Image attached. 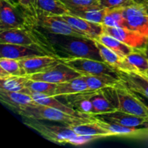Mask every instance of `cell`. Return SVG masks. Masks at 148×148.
<instances>
[{"mask_svg": "<svg viewBox=\"0 0 148 148\" xmlns=\"http://www.w3.org/2000/svg\"><path fill=\"white\" fill-rule=\"evenodd\" d=\"M108 122L130 127H148V119L115 110L111 112L94 116Z\"/></svg>", "mask_w": 148, "mask_h": 148, "instance_id": "obj_15", "label": "cell"}, {"mask_svg": "<svg viewBox=\"0 0 148 148\" xmlns=\"http://www.w3.org/2000/svg\"><path fill=\"white\" fill-rule=\"evenodd\" d=\"M96 91H88L63 97L66 104L82 114L93 115L94 108L90 98Z\"/></svg>", "mask_w": 148, "mask_h": 148, "instance_id": "obj_21", "label": "cell"}, {"mask_svg": "<svg viewBox=\"0 0 148 148\" xmlns=\"http://www.w3.org/2000/svg\"><path fill=\"white\" fill-rule=\"evenodd\" d=\"M36 7L38 13L57 16L70 14L69 10L61 0H36Z\"/></svg>", "mask_w": 148, "mask_h": 148, "instance_id": "obj_25", "label": "cell"}, {"mask_svg": "<svg viewBox=\"0 0 148 148\" xmlns=\"http://www.w3.org/2000/svg\"><path fill=\"white\" fill-rule=\"evenodd\" d=\"M125 59L137 69L143 72H148V57L144 48L133 49L125 56Z\"/></svg>", "mask_w": 148, "mask_h": 148, "instance_id": "obj_30", "label": "cell"}, {"mask_svg": "<svg viewBox=\"0 0 148 148\" xmlns=\"http://www.w3.org/2000/svg\"><path fill=\"white\" fill-rule=\"evenodd\" d=\"M124 27L148 38V11L141 1H135L122 7Z\"/></svg>", "mask_w": 148, "mask_h": 148, "instance_id": "obj_8", "label": "cell"}, {"mask_svg": "<svg viewBox=\"0 0 148 148\" xmlns=\"http://www.w3.org/2000/svg\"><path fill=\"white\" fill-rule=\"evenodd\" d=\"M93 40L95 41L97 48L99 50L103 62H104L109 66L114 67V69H118V70L126 71V72H127V71H137V69L133 65H132L131 64L129 63L126 60L125 58L121 56L119 54L110 49L109 48L106 46L103 43H100L98 40H95V39H93Z\"/></svg>", "mask_w": 148, "mask_h": 148, "instance_id": "obj_18", "label": "cell"}, {"mask_svg": "<svg viewBox=\"0 0 148 148\" xmlns=\"http://www.w3.org/2000/svg\"><path fill=\"white\" fill-rule=\"evenodd\" d=\"M79 76H80L79 73L65 65L64 64L60 62L54 67L46 72L30 75V78L32 80L43 81L50 83L59 84Z\"/></svg>", "mask_w": 148, "mask_h": 148, "instance_id": "obj_11", "label": "cell"}, {"mask_svg": "<svg viewBox=\"0 0 148 148\" xmlns=\"http://www.w3.org/2000/svg\"><path fill=\"white\" fill-rule=\"evenodd\" d=\"M145 52H146V54H147V57H148V40H147V43L146 44L145 47Z\"/></svg>", "mask_w": 148, "mask_h": 148, "instance_id": "obj_40", "label": "cell"}, {"mask_svg": "<svg viewBox=\"0 0 148 148\" xmlns=\"http://www.w3.org/2000/svg\"><path fill=\"white\" fill-rule=\"evenodd\" d=\"M22 7H15L5 0H0V31L20 28L34 24Z\"/></svg>", "mask_w": 148, "mask_h": 148, "instance_id": "obj_9", "label": "cell"}, {"mask_svg": "<svg viewBox=\"0 0 148 148\" xmlns=\"http://www.w3.org/2000/svg\"><path fill=\"white\" fill-rule=\"evenodd\" d=\"M70 14L92 23L102 25L106 14V8L90 9L86 10H72Z\"/></svg>", "mask_w": 148, "mask_h": 148, "instance_id": "obj_31", "label": "cell"}, {"mask_svg": "<svg viewBox=\"0 0 148 148\" xmlns=\"http://www.w3.org/2000/svg\"><path fill=\"white\" fill-rule=\"evenodd\" d=\"M6 1L9 3V4H12V6L15 7H20V0H5Z\"/></svg>", "mask_w": 148, "mask_h": 148, "instance_id": "obj_38", "label": "cell"}, {"mask_svg": "<svg viewBox=\"0 0 148 148\" xmlns=\"http://www.w3.org/2000/svg\"><path fill=\"white\" fill-rule=\"evenodd\" d=\"M104 94L116 110L148 119V111L136 93L121 81L115 86L103 89Z\"/></svg>", "mask_w": 148, "mask_h": 148, "instance_id": "obj_3", "label": "cell"}, {"mask_svg": "<svg viewBox=\"0 0 148 148\" xmlns=\"http://www.w3.org/2000/svg\"><path fill=\"white\" fill-rule=\"evenodd\" d=\"M88 91H90L88 85L84 79L83 77L80 75L70 80L57 84L54 96L56 98L57 97L63 98L66 95L88 92Z\"/></svg>", "mask_w": 148, "mask_h": 148, "instance_id": "obj_22", "label": "cell"}, {"mask_svg": "<svg viewBox=\"0 0 148 148\" xmlns=\"http://www.w3.org/2000/svg\"><path fill=\"white\" fill-rule=\"evenodd\" d=\"M36 25L47 32L49 34L62 35L91 39L85 33L74 28L60 16L49 15L44 13L38 12V18L36 21Z\"/></svg>", "mask_w": 148, "mask_h": 148, "instance_id": "obj_7", "label": "cell"}, {"mask_svg": "<svg viewBox=\"0 0 148 148\" xmlns=\"http://www.w3.org/2000/svg\"><path fill=\"white\" fill-rule=\"evenodd\" d=\"M18 114L23 118L27 119L55 121L65 125L80 124L92 119V116L91 119L79 118L63 112L60 110L38 103H35L26 107L20 111Z\"/></svg>", "mask_w": 148, "mask_h": 148, "instance_id": "obj_4", "label": "cell"}, {"mask_svg": "<svg viewBox=\"0 0 148 148\" xmlns=\"http://www.w3.org/2000/svg\"><path fill=\"white\" fill-rule=\"evenodd\" d=\"M47 38L57 57H82L102 61L93 39L56 34L47 36Z\"/></svg>", "mask_w": 148, "mask_h": 148, "instance_id": "obj_1", "label": "cell"}, {"mask_svg": "<svg viewBox=\"0 0 148 148\" xmlns=\"http://www.w3.org/2000/svg\"><path fill=\"white\" fill-rule=\"evenodd\" d=\"M0 101L17 114L26 107L36 103L32 97L27 94L2 89H0Z\"/></svg>", "mask_w": 148, "mask_h": 148, "instance_id": "obj_17", "label": "cell"}, {"mask_svg": "<svg viewBox=\"0 0 148 148\" xmlns=\"http://www.w3.org/2000/svg\"><path fill=\"white\" fill-rule=\"evenodd\" d=\"M56 87H57V84L50 83V82H43V81L32 80L30 79L27 82L25 88L35 92L54 96Z\"/></svg>", "mask_w": 148, "mask_h": 148, "instance_id": "obj_33", "label": "cell"}, {"mask_svg": "<svg viewBox=\"0 0 148 148\" xmlns=\"http://www.w3.org/2000/svg\"><path fill=\"white\" fill-rule=\"evenodd\" d=\"M117 75L132 91L148 98V75L140 71H122L117 69Z\"/></svg>", "mask_w": 148, "mask_h": 148, "instance_id": "obj_14", "label": "cell"}, {"mask_svg": "<svg viewBox=\"0 0 148 148\" xmlns=\"http://www.w3.org/2000/svg\"><path fill=\"white\" fill-rule=\"evenodd\" d=\"M36 26L30 24L24 27L0 31V43L23 45L39 49L48 55L56 56L47 36L40 33Z\"/></svg>", "mask_w": 148, "mask_h": 148, "instance_id": "obj_2", "label": "cell"}, {"mask_svg": "<svg viewBox=\"0 0 148 148\" xmlns=\"http://www.w3.org/2000/svg\"><path fill=\"white\" fill-rule=\"evenodd\" d=\"M103 138L101 136H92V135H77L75 136V137L69 140L68 144L72 145L75 146L83 145L87 144L88 143L94 141V140H99V139Z\"/></svg>", "mask_w": 148, "mask_h": 148, "instance_id": "obj_35", "label": "cell"}, {"mask_svg": "<svg viewBox=\"0 0 148 148\" xmlns=\"http://www.w3.org/2000/svg\"><path fill=\"white\" fill-rule=\"evenodd\" d=\"M25 75L44 72L60 63L58 57L51 55H42L19 60Z\"/></svg>", "mask_w": 148, "mask_h": 148, "instance_id": "obj_13", "label": "cell"}, {"mask_svg": "<svg viewBox=\"0 0 148 148\" xmlns=\"http://www.w3.org/2000/svg\"><path fill=\"white\" fill-rule=\"evenodd\" d=\"M88 85L90 91H98L115 86L121 81L118 77L110 75H82Z\"/></svg>", "mask_w": 148, "mask_h": 148, "instance_id": "obj_24", "label": "cell"}, {"mask_svg": "<svg viewBox=\"0 0 148 148\" xmlns=\"http://www.w3.org/2000/svg\"><path fill=\"white\" fill-rule=\"evenodd\" d=\"M1 44V58H9L20 60L35 56L48 55L42 51L35 48L28 47L18 44L0 43Z\"/></svg>", "mask_w": 148, "mask_h": 148, "instance_id": "obj_19", "label": "cell"}, {"mask_svg": "<svg viewBox=\"0 0 148 148\" xmlns=\"http://www.w3.org/2000/svg\"><path fill=\"white\" fill-rule=\"evenodd\" d=\"M30 79L29 75L9 76L0 78V89L20 92L25 88Z\"/></svg>", "mask_w": 148, "mask_h": 148, "instance_id": "obj_28", "label": "cell"}, {"mask_svg": "<svg viewBox=\"0 0 148 148\" xmlns=\"http://www.w3.org/2000/svg\"><path fill=\"white\" fill-rule=\"evenodd\" d=\"M23 123L39 133L45 139L57 144H68L69 140L77 136L67 125H55L43 123L40 120L27 119H25Z\"/></svg>", "mask_w": 148, "mask_h": 148, "instance_id": "obj_6", "label": "cell"}, {"mask_svg": "<svg viewBox=\"0 0 148 148\" xmlns=\"http://www.w3.org/2000/svg\"><path fill=\"white\" fill-rule=\"evenodd\" d=\"M141 2H143V4H145V6L146 8H147V10L148 11V0H144V1H141Z\"/></svg>", "mask_w": 148, "mask_h": 148, "instance_id": "obj_39", "label": "cell"}, {"mask_svg": "<svg viewBox=\"0 0 148 148\" xmlns=\"http://www.w3.org/2000/svg\"><path fill=\"white\" fill-rule=\"evenodd\" d=\"M92 117L101 127H103L108 133H110L112 137L139 138L140 137L148 135V127H126L115 123L108 122L99 118H97L94 116H92Z\"/></svg>", "mask_w": 148, "mask_h": 148, "instance_id": "obj_16", "label": "cell"}, {"mask_svg": "<svg viewBox=\"0 0 148 148\" xmlns=\"http://www.w3.org/2000/svg\"><path fill=\"white\" fill-rule=\"evenodd\" d=\"M77 135L101 136L103 138L112 137L105 129L101 127L92 117V119L86 122L67 125Z\"/></svg>", "mask_w": 148, "mask_h": 148, "instance_id": "obj_23", "label": "cell"}, {"mask_svg": "<svg viewBox=\"0 0 148 148\" xmlns=\"http://www.w3.org/2000/svg\"><path fill=\"white\" fill-rule=\"evenodd\" d=\"M20 92H24V93H26L27 94V95H30L36 103L46 106L51 107V108H56V109L60 110V111L66 113V114H70V115L75 116L77 117H79V118H92V115L82 114V113L77 111L76 109L72 108V107L69 106L67 104L63 103H62L61 101H59V100L56 98V97L55 96H52V95H46V94H43L40 93V92H35V91L30 90V89H28V88H25L24 89H23L21 91H20Z\"/></svg>", "mask_w": 148, "mask_h": 148, "instance_id": "obj_12", "label": "cell"}, {"mask_svg": "<svg viewBox=\"0 0 148 148\" xmlns=\"http://www.w3.org/2000/svg\"><path fill=\"white\" fill-rule=\"evenodd\" d=\"M60 17L71 25L74 28L85 33L91 39L96 38L102 33L103 27L101 24L92 23L71 14L61 15Z\"/></svg>", "mask_w": 148, "mask_h": 148, "instance_id": "obj_20", "label": "cell"}, {"mask_svg": "<svg viewBox=\"0 0 148 148\" xmlns=\"http://www.w3.org/2000/svg\"><path fill=\"white\" fill-rule=\"evenodd\" d=\"M23 75H25V74L19 60L9 58L0 59V78Z\"/></svg>", "mask_w": 148, "mask_h": 148, "instance_id": "obj_27", "label": "cell"}, {"mask_svg": "<svg viewBox=\"0 0 148 148\" xmlns=\"http://www.w3.org/2000/svg\"><path fill=\"white\" fill-rule=\"evenodd\" d=\"M102 32L114 36L132 49H141L145 47L148 38L141 33L127 27H107L102 25Z\"/></svg>", "mask_w": 148, "mask_h": 148, "instance_id": "obj_10", "label": "cell"}, {"mask_svg": "<svg viewBox=\"0 0 148 148\" xmlns=\"http://www.w3.org/2000/svg\"><path fill=\"white\" fill-rule=\"evenodd\" d=\"M95 40L105 45L106 46L115 51L116 53L119 54L122 57H125L128 53H130L134 49H132L127 45L124 44L121 40L116 38L114 36L107 34L104 32H102L96 38H95Z\"/></svg>", "mask_w": 148, "mask_h": 148, "instance_id": "obj_26", "label": "cell"}, {"mask_svg": "<svg viewBox=\"0 0 148 148\" xmlns=\"http://www.w3.org/2000/svg\"><path fill=\"white\" fill-rule=\"evenodd\" d=\"M135 93H136V95H137V96L138 97L139 99H140V101H141L142 102L144 103V105L145 106L146 108H147V109L148 111V98H147V97L145 96V95H141V94L137 93V92H135Z\"/></svg>", "mask_w": 148, "mask_h": 148, "instance_id": "obj_37", "label": "cell"}, {"mask_svg": "<svg viewBox=\"0 0 148 148\" xmlns=\"http://www.w3.org/2000/svg\"><path fill=\"white\" fill-rule=\"evenodd\" d=\"M58 59L80 75H110L118 77L117 69L103 61L82 57H58Z\"/></svg>", "mask_w": 148, "mask_h": 148, "instance_id": "obj_5", "label": "cell"}, {"mask_svg": "<svg viewBox=\"0 0 148 148\" xmlns=\"http://www.w3.org/2000/svg\"><path fill=\"white\" fill-rule=\"evenodd\" d=\"M136 1H137V0H136Z\"/></svg>", "mask_w": 148, "mask_h": 148, "instance_id": "obj_41", "label": "cell"}, {"mask_svg": "<svg viewBox=\"0 0 148 148\" xmlns=\"http://www.w3.org/2000/svg\"><path fill=\"white\" fill-rule=\"evenodd\" d=\"M135 1L136 0H99L100 4L103 8L122 7L128 5Z\"/></svg>", "mask_w": 148, "mask_h": 148, "instance_id": "obj_36", "label": "cell"}, {"mask_svg": "<svg viewBox=\"0 0 148 148\" xmlns=\"http://www.w3.org/2000/svg\"><path fill=\"white\" fill-rule=\"evenodd\" d=\"M90 100L94 108V114L92 116L99 115L116 110L112 103L106 96L103 90L96 91L91 96Z\"/></svg>", "mask_w": 148, "mask_h": 148, "instance_id": "obj_29", "label": "cell"}, {"mask_svg": "<svg viewBox=\"0 0 148 148\" xmlns=\"http://www.w3.org/2000/svg\"><path fill=\"white\" fill-rule=\"evenodd\" d=\"M69 11L103 8L99 0H61Z\"/></svg>", "mask_w": 148, "mask_h": 148, "instance_id": "obj_32", "label": "cell"}, {"mask_svg": "<svg viewBox=\"0 0 148 148\" xmlns=\"http://www.w3.org/2000/svg\"><path fill=\"white\" fill-rule=\"evenodd\" d=\"M20 7L25 12L30 21L36 24L38 18V10L36 7V0H20Z\"/></svg>", "mask_w": 148, "mask_h": 148, "instance_id": "obj_34", "label": "cell"}]
</instances>
